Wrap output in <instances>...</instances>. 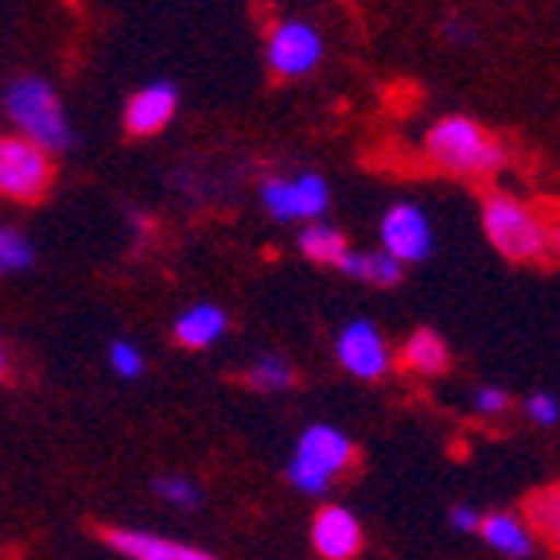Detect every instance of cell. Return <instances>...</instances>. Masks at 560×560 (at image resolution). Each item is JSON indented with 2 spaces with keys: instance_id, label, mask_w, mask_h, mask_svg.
<instances>
[{
  "instance_id": "1",
  "label": "cell",
  "mask_w": 560,
  "mask_h": 560,
  "mask_svg": "<svg viewBox=\"0 0 560 560\" xmlns=\"http://www.w3.org/2000/svg\"><path fill=\"white\" fill-rule=\"evenodd\" d=\"M424 156L464 179H490L506 167V149L471 117H440L424 137Z\"/></svg>"
},
{
  "instance_id": "2",
  "label": "cell",
  "mask_w": 560,
  "mask_h": 560,
  "mask_svg": "<svg viewBox=\"0 0 560 560\" xmlns=\"http://www.w3.org/2000/svg\"><path fill=\"white\" fill-rule=\"evenodd\" d=\"M4 109H9L12 125H16L20 137H27L32 144L55 156V152H67L74 144V129H70V117L62 109L59 94L47 79L39 74H24V79H12L4 90Z\"/></svg>"
},
{
  "instance_id": "3",
  "label": "cell",
  "mask_w": 560,
  "mask_h": 560,
  "mask_svg": "<svg viewBox=\"0 0 560 560\" xmlns=\"http://www.w3.org/2000/svg\"><path fill=\"white\" fill-rule=\"evenodd\" d=\"M482 230H487L490 245L506 261H537L549 249V242H545V214H537V207H529V202L514 199L506 191L482 199Z\"/></svg>"
},
{
  "instance_id": "4",
  "label": "cell",
  "mask_w": 560,
  "mask_h": 560,
  "mask_svg": "<svg viewBox=\"0 0 560 560\" xmlns=\"http://www.w3.org/2000/svg\"><path fill=\"white\" fill-rule=\"evenodd\" d=\"M354 459V444L342 436L331 424H312V429L300 436L296 455L289 464V482L304 494H327L331 482L339 479L342 471Z\"/></svg>"
},
{
  "instance_id": "5",
  "label": "cell",
  "mask_w": 560,
  "mask_h": 560,
  "mask_svg": "<svg viewBox=\"0 0 560 560\" xmlns=\"http://www.w3.org/2000/svg\"><path fill=\"white\" fill-rule=\"evenodd\" d=\"M55 184V156L20 132H0V199L44 202Z\"/></svg>"
},
{
  "instance_id": "6",
  "label": "cell",
  "mask_w": 560,
  "mask_h": 560,
  "mask_svg": "<svg viewBox=\"0 0 560 560\" xmlns=\"http://www.w3.org/2000/svg\"><path fill=\"white\" fill-rule=\"evenodd\" d=\"M265 59H269V70L277 79H307L319 70L324 62V35L312 20L289 16L280 20L269 32V44H265Z\"/></svg>"
},
{
  "instance_id": "7",
  "label": "cell",
  "mask_w": 560,
  "mask_h": 560,
  "mask_svg": "<svg viewBox=\"0 0 560 560\" xmlns=\"http://www.w3.org/2000/svg\"><path fill=\"white\" fill-rule=\"evenodd\" d=\"M261 202L277 222H319V214L331 202V187L324 175L300 172V175H280L261 187Z\"/></svg>"
},
{
  "instance_id": "8",
  "label": "cell",
  "mask_w": 560,
  "mask_h": 560,
  "mask_svg": "<svg viewBox=\"0 0 560 560\" xmlns=\"http://www.w3.org/2000/svg\"><path fill=\"white\" fill-rule=\"evenodd\" d=\"M382 254H389L397 265H417L432 254V222L429 214L417 207V202H394V207L382 214Z\"/></svg>"
},
{
  "instance_id": "9",
  "label": "cell",
  "mask_w": 560,
  "mask_h": 560,
  "mask_svg": "<svg viewBox=\"0 0 560 560\" xmlns=\"http://www.w3.org/2000/svg\"><path fill=\"white\" fill-rule=\"evenodd\" d=\"M339 362L362 382H377L382 374H389V347L370 319H354L339 335Z\"/></svg>"
},
{
  "instance_id": "10",
  "label": "cell",
  "mask_w": 560,
  "mask_h": 560,
  "mask_svg": "<svg viewBox=\"0 0 560 560\" xmlns=\"http://www.w3.org/2000/svg\"><path fill=\"white\" fill-rule=\"evenodd\" d=\"M179 90L172 82H149L125 102V132L129 137H156L175 121Z\"/></svg>"
},
{
  "instance_id": "11",
  "label": "cell",
  "mask_w": 560,
  "mask_h": 560,
  "mask_svg": "<svg viewBox=\"0 0 560 560\" xmlns=\"http://www.w3.org/2000/svg\"><path fill=\"white\" fill-rule=\"evenodd\" d=\"M312 545L324 560H354L362 552V525L347 506H324L312 522Z\"/></svg>"
},
{
  "instance_id": "12",
  "label": "cell",
  "mask_w": 560,
  "mask_h": 560,
  "mask_svg": "<svg viewBox=\"0 0 560 560\" xmlns=\"http://www.w3.org/2000/svg\"><path fill=\"white\" fill-rule=\"evenodd\" d=\"M105 541L132 560H214L210 552L195 549V545L144 534V529H105Z\"/></svg>"
},
{
  "instance_id": "13",
  "label": "cell",
  "mask_w": 560,
  "mask_h": 560,
  "mask_svg": "<svg viewBox=\"0 0 560 560\" xmlns=\"http://www.w3.org/2000/svg\"><path fill=\"white\" fill-rule=\"evenodd\" d=\"M479 534H482V541L494 552H502V557L522 560L534 552V534H529V525L517 514H502V510L499 514H487L479 522Z\"/></svg>"
},
{
  "instance_id": "14",
  "label": "cell",
  "mask_w": 560,
  "mask_h": 560,
  "mask_svg": "<svg viewBox=\"0 0 560 560\" xmlns=\"http://www.w3.org/2000/svg\"><path fill=\"white\" fill-rule=\"evenodd\" d=\"M339 272L362 280V284H374V289H389V284H397L405 277V265H397L382 249H350L339 261Z\"/></svg>"
},
{
  "instance_id": "15",
  "label": "cell",
  "mask_w": 560,
  "mask_h": 560,
  "mask_svg": "<svg viewBox=\"0 0 560 560\" xmlns=\"http://www.w3.org/2000/svg\"><path fill=\"white\" fill-rule=\"evenodd\" d=\"M401 362L405 370H412V374H444L447 362H452V350H447V342L440 339L436 331H429V327H420V331L409 335V342L401 347Z\"/></svg>"
},
{
  "instance_id": "16",
  "label": "cell",
  "mask_w": 560,
  "mask_h": 560,
  "mask_svg": "<svg viewBox=\"0 0 560 560\" xmlns=\"http://www.w3.org/2000/svg\"><path fill=\"white\" fill-rule=\"evenodd\" d=\"M300 254L315 265H331V269H339V261L350 254V242L342 230L327 226V222L319 219V222H307V226L300 230Z\"/></svg>"
},
{
  "instance_id": "17",
  "label": "cell",
  "mask_w": 560,
  "mask_h": 560,
  "mask_svg": "<svg viewBox=\"0 0 560 560\" xmlns=\"http://www.w3.org/2000/svg\"><path fill=\"white\" fill-rule=\"evenodd\" d=\"M226 331V312L214 304H199L191 312H184L175 319V339L184 342V347H210V342L219 339Z\"/></svg>"
},
{
  "instance_id": "18",
  "label": "cell",
  "mask_w": 560,
  "mask_h": 560,
  "mask_svg": "<svg viewBox=\"0 0 560 560\" xmlns=\"http://www.w3.org/2000/svg\"><path fill=\"white\" fill-rule=\"evenodd\" d=\"M525 525H529V534L537 529V537L552 545L560 552V487H541L534 490L529 499H525Z\"/></svg>"
},
{
  "instance_id": "19",
  "label": "cell",
  "mask_w": 560,
  "mask_h": 560,
  "mask_svg": "<svg viewBox=\"0 0 560 560\" xmlns=\"http://www.w3.org/2000/svg\"><path fill=\"white\" fill-rule=\"evenodd\" d=\"M245 382L254 385V389H265V394H277V389H289V385L296 382V374H292V366L284 359L265 354V359H257L254 366H249Z\"/></svg>"
},
{
  "instance_id": "20",
  "label": "cell",
  "mask_w": 560,
  "mask_h": 560,
  "mask_svg": "<svg viewBox=\"0 0 560 560\" xmlns=\"http://www.w3.org/2000/svg\"><path fill=\"white\" fill-rule=\"evenodd\" d=\"M32 261H35L32 242H27L20 230L0 226V277H4V272H24Z\"/></svg>"
},
{
  "instance_id": "21",
  "label": "cell",
  "mask_w": 560,
  "mask_h": 560,
  "mask_svg": "<svg viewBox=\"0 0 560 560\" xmlns=\"http://www.w3.org/2000/svg\"><path fill=\"white\" fill-rule=\"evenodd\" d=\"M506 405H510V394L499 389V385H479L471 394V409L479 412V417H499V412H506Z\"/></svg>"
},
{
  "instance_id": "22",
  "label": "cell",
  "mask_w": 560,
  "mask_h": 560,
  "mask_svg": "<svg viewBox=\"0 0 560 560\" xmlns=\"http://www.w3.org/2000/svg\"><path fill=\"white\" fill-rule=\"evenodd\" d=\"M156 490H160V499L175 502V506H195V502H199V487H195V482H187V479H175V475L160 479Z\"/></svg>"
},
{
  "instance_id": "23",
  "label": "cell",
  "mask_w": 560,
  "mask_h": 560,
  "mask_svg": "<svg viewBox=\"0 0 560 560\" xmlns=\"http://www.w3.org/2000/svg\"><path fill=\"white\" fill-rule=\"evenodd\" d=\"M109 362H114V370L121 377H137L144 370V359H140V350L132 342H114L109 347Z\"/></svg>"
},
{
  "instance_id": "24",
  "label": "cell",
  "mask_w": 560,
  "mask_h": 560,
  "mask_svg": "<svg viewBox=\"0 0 560 560\" xmlns=\"http://www.w3.org/2000/svg\"><path fill=\"white\" fill-rule=\"evenodd\" d=\"M525 412H529V420L541 424V429H552V424L560 420V405L552 394H534L529 401H525Z\"/></svg>"
},
{
  "instance_id": "25",
  "label": "cell",
  "mask_w": 560,
  "mask_h": 560,
  "mask_svg": "<svg viewBox=\"0 0 560 560\" xmlns=\"http://www.w3.org/2000/svg\"><path fill=\"white\" fill-rule=\"evenodd\" d=\"M482 522V514L475 506H452V525L459 529V534H475Z\"/></svg>"
},
{
  "instance_id": "26",
  "label": "cell",
  "mask_w": 560,
  "mask_h": 560,
  "mask_svg": "<svg viewBox=\"0 0 560 560\" xmlns=\"http://www.w3.org/2000/svg\"><path fill=\"white\" fill-rule=\"evenodd\" d=\"M0 377H4V350H0Z\"/></svg>"
}]
</instances>
